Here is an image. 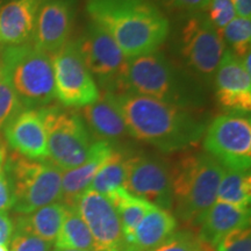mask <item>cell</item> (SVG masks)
<instances>
[{"label": "cell", "instance_id": "5b68a950", "mask_svg": "<svg viewBox=\"0 0 251 251\" xmlns=\"http://www.w3.org/2000/svg\"><path fill=\"white\" fill-rule=\"evenodd\" d=\"M225 168L205 151L181 156L171 166L176 216L184 224L198 226L216 201Z\"/></svg>", "mask_w": 251, "mask_h": 251}, {"label": "cell", "instance_id": "74e56055", "mask_svg": "<svg viewBox=\"0 0 251 251\" xmlns=\"http://www.w3.org/2000/svg\"><path fill=\"white\" fill-rule=\"evenodd\" d=\"M6 148L4 146V143H2V141L0 140V166L4 164L5 159H6Z\"/></svg>", "mask_w": 251, "mask_h": 251}, {"label": "cell", "instance_id": "d590c367", "mask_svg": "<svg viewBox=\"0 0 251 251\" xmlns=\"http://www.w3.org/2000/svg\"><path fill=\"white\" fill-rule=\"evenodd\" d=\"M233 7L240 18H251V0H230Z\"/></svg>", "mask_w": 251, "mask_h": 251}, {"label": "cell", "instance_id": "6da1fadb", "mask_svg": "<svg viewBox=\"0 0 251 251\" xmlns=\"http://www.w3.org/2000/svg\"><path fill=\"white\" fill-rule=\"evenodd\" d=\"M100 92L120 113L130 137L163 152L183 151L197 146L208 126L200 111L177 107L128 91Z\"/></svg>", "mask_w": 251, "mask_h": 251}, {"label": "cell", "instance_id": "ba28073f", "mask_svg": "<svg viewBox=\"0 0 251 251\" xmlns=\"http://www.w3.org/2000/svg\"><path fill=\"white\" fill-rule=\"evenodd\" d=\"M41 109L47 130L48 161L63 172L83 164L96 140L79 113L63 106Z\"/></svg>", "mask_w": 251, "mask_h": 251}, {"label": "cell", "instance_id": "8992f818", "mask_svg": "<svg viewBox=\"0 0 251 251\" xmlns=\"http://www.w3.org/2000/svg\"><path fill=\"white\" fill-rule=\"evenodd\" d=\"M0 71L24 108H42L56 100L52 57L33 43L2 47Z\"/></svg>", "mask_w": 251, "mask_h": 251}, {"label": "cell", "instance_id": "83f0119b", "mask_svg": "<svg viewBox=\"0 0 251 251\" xmlns=\"http://www.w3.org/2000/svg\"><path fill=\"white\" fill-rule=\"evenodd\" d=\"M24 107L4 74L0 71V131Z\"/></svg>", "mask_w": 251, "mask_h": 251}, {"label": "cell", "instance_id": "d4e9b609", "mask_svg": "<svg viewBox=\"0 0 251 251\" xmlns=\"http://www.w3.org/2000/svg\"><path fill=\"white\" fill-rule=\"evenodd\" d=\"M129 157L130 153L126 149H113L111 156L96 175L87 190L107 196L117 188L122 187Z\"/></svg>", "mask_w": 251, "mask_h": 251}, {"label": "cell", "instance_id": "8d00e7d4", "mask_svg": "<svg viewBox=\"0 0 251 251\" xmlns=\"http://www.w3.org/2000/svg\"><path fill=\"white\" fill-rule=\"evenodd\" d=\"M199 240V238H198ZM197 251H215L214 248L211 243L206 242V241L199 240V243H198V250Z\"/></svg>", "mask_w": 251, "mask_h": 251}, {"label": "cell", "instance_id": "7a4b0ae2", "mask_svg": "<svg viewBox=\"0 0 251 251\" xmlns=\"http://www.w3.org/2000/svg\"><path fill=\"white\" fill-rule=\"evenodd\" d=\"M85 11L128 59L161 49L170 33V20L153 0H85Z\"/></svg>", "mask_w": 251, "mask_h": 251}, {"label": "cell", "instance_id": "836d02e7", "mask_svg": "<svg viewBox=\"0 0 251 251\" xmlns=\"http://www.w3.org/2000/svg\"><path fill=\"white\" fill-rule=\"evenodd\" d=\"M15 202L14 188L11 177L4 168V164L0 166V212H7L13 209Z\"/></svg>", "mask_w": 251, "mask_h": 251}, {"label": "cell", "instance_id": "30bf717a", "mask_svg": "<svg viewBox=\"0 0 251 251\" xmlns=\"http://www.w3.org/2000/svg\"><path fill=\"white\" fill-rule=\"evenodd\" d=\"M203 150L226 169L249 171L251 164V120L237 113L219 115L203 134Z\"/></svg>", "mask_w": 251, "mask_h": 251}, {"label": "cell", "instance_id": "484cf974", "mask_svg": "<svg viewBox=\"0 0 251 251\" xmlns=\"http://www.w3.org/2000/svg\"><path fill=\"white\" fill-rule=\"evenodd\" d=\"M251 199V177L249 171L226 169L218 188L216 200L249 208Z\"/></svg>", "mask_w": 251, "mask_h": 251}, {"label": "cell", "instance_id": "60d3db41", "mask_svg": "<svg viewBox=\"0 0 251 251\" xmlns=\"http://www.w3.org/2000/svg\"><path fill=\"white\" fill-rule=\"evenodd\" d=\"M1 2H2V0H0V5H1Z\"/></svg>", "mask_w": 251, "mask_h": 251}, {"label": "cell", "instance_id": "9a60e30c", "mask_svg": "<svg viewBox=\"0 0 251 251\" xmlns=\"http://www.w3.org/2000/svg\"><path fill=\"white\" fill-rule=\"evenodd\" d=\"M220 107L228 113L244 114L251 109V78L241 58L226 49L213 80Z\"/></svg>", "mask_w": 251, "mask_h": 251}, {"label": "cell", "instance_id": "e575fe53", "mask_svg": "<svg viewBox=\"0 0 251 251\" xmlns=\"http://www.w3.org/2000/svg\"><path fill=\"white\" fill-rule=\"evenodd\" d=\"M14 233V225L7 212H0V244L9 246Z\"/></svg>", "mask_w": 251, "mask_h": 251}, {"label": "cell", "instance_id": "44dd1931", "mask_svg": "<svg viewBox=\"0 0 251 251\" xmlns=\"http://www.w3.org/2000/svg\"><path fill=\"white\" fill-rule=\"evenodd\" d=\"M177 229V219L170 211L153 206L137 226L126 251H151Z\"/></svg>", "mask_w": 251, "mask_h": 251}, {"label": "cell", "instance_id": "cb8c5ba5", "mask_svg": "<svg viewBox=\"0 0 251 251\" xmlns=\"http://www.w3.org/2000/svg\"><path fill=\"white\" fill-rule=\"evenodd\" d=\"M56 249L98 251L89 227L76 206L68 207L62 228L54 242Z\"/></svg>", "mask_w": 251, "mask_h": 251}, {"label": "cell", "instance_id": "ab89813d", "mask_svg": "<svg viewBox=\"0 0 251 251\" xmlns=\"http://www.w3.org/2000/svg\"><path fill=\"white\" fill-rule=\"evenodd\" d=\"M54 251H80V250H70V249H56V248H54Z\"/></svg>", "mask_w": 251, "mask_h": 251}, {"label": "cell", "instance_id": "5bb4252c", "mask_svg": "<svg viewBox=\"0 0 251 251\" xmlns=\"http://www.w3.org/2000/svg\"><path fill=\"white\" fill-rule=\"evenodd\" d=\"M77 0H42L31 43L50 56L70 39L77 14Z\"/></svg>", "mask_w": 251, "mask_h": 251}, {"label": "cell", "instance_id": "2e32d148", "mask_svg": "<svg viewBox=\"0 0 251 251\" xmlns=\"http://www.w3.org/2000/svg\"><path fill=\"white\" fill-rule=\"evenodd\" d=\"M14 152L33 161L48 159L47 130L42 109L24 108L2 129Z\"/></svg>", "mask_w": 251, "mask_h": 251}, {"label": "cell", "instance_id": "4316f807", "mask_svg": "<svg viewBox=\"0 0 251 251\" xmlns=\"http://www.w3.org/2000/svg\"><path fill=\"white\" fill-rule=\"evenodd\" d=\"M225 46H228L237 57L242 58L250 52L251 46V21L250 19L235 17L225 28L219 30Z\"/></svg>", "mask_w": 251, "mask_h": 251}, {"label": "cell", "instance_id": "4fadbf2b", "mask_svg": "<svg viewBox=\"0 0 251 251\" xmlns=\"http://www.w3.org/2000/svg\"><path fill=\"white\" fill-rule=\"evenodd\" d=\"M76 207L98 251H126V241L117 209L108 198L87 190L78 199Z\"/></svg>", "mask_w": 251, "mask_h": 251}, {"label": "cell", "instance_id": "603a6c76", "mask_svg": "<svg viewBox=\"0 0 251 251\" xmlns=\"http://www.w3.org/2000/svg\"><path fill=\"white\" fill-rule=\"evenodd\" d=\"M109 201L117 209V213L120 219L122 231L126 241V249L131 243L134 237V233L136 230L137 226L142 221L153 205L149 203L146 200L128 193L124 187H119L107 196Z\"/></svg>", "mask_w": 251, "mask_h": 251}, {"label": "cell", "instance_id": "52a82bcc", "mask_svg": "<svg viewBox=\"0 0 251 251\" xmlns=\"http://www.w3.org/2000/svg\"><path fill=\"white\" fill-rule=\"evenodd\" d=\"M4 168L14 188L17 214H30L41 207L62 201V175L47 161H33L17 152L6 156Z\"/></svg>", "mask_w": 251, "mask_h": 251}, {"label": "cell", "instance_id": "f1b7e54d", "mask_svg": "<svg viewBox=\"0 0 251 251\" xmlns=\"http://www.w3.org/2000/svg\"><path fill=\"white\" fill-rule=\"evenodd\" d=\"M213 248L215 251H251L250 227L224 235L213 244Z\"/></svg>", "mask_w": 251, "mask_h": 251}, {"label": "cell", "instance_id": "1f68e13d", "mask_svg": "<svg viewBox=\"0 0 251 251\" xmlns=\"http://www.w3.org/2000/svg\"><path fill=\"white\" fill-rule=\"evenodd\" d=\"M199 240L188 230L175 231L162 244L151 251H197Z\"/></svg>", "mask_w": 251, "mask_h": 251}, {"label": "cell", "instance_id": "f546056e", "mask_svg": "<svg viewBox=\"0 0 251 251\" xmlns=\"http://www.w3.org/2000/svg\"><path fill=\"white\" fill-rule=\"evenodd\" d=\"M159 8L169 13L178 15L192 14L198 12H206L211 0H153Z\"/></svg>", "mask_w": 251, "mask_h": 251}, {"label": "cell", "instance_id": "7402d4cb", "mask_svg": "<svg viewBox=\"0 0 251 251\" xmlns=\"http://www.w3.org/2000/svg\"><path fill=\"white\" fill-rule=\"evenodd\" d=\"M68 206L54 202L41 207L30 214H18L14 221V233H26L54 243L61 230Z\"/></svg>", "mask_w": 251, "mask_h": 251}, {"label": "cell", "instance_id": "277c9868", "mask_svg": "<svg viewBox=\"0 0 251 251\" xmlns=\"http://www.w3.org/2000/svg\"><path fill=\"white\" fill-rule=\"evenodd\" d=\"M169 39L171 58L207 90L213 89L215 71L227 48L206 12L176 17Z\"/></svg>", "mask_w": 251, "mask_h": 251}, {"label": "cell", "instance_id": "ffe728a7", "mask_svg": "<svg viewBox=\"0 0 251 251\" xmlns=\"http://www.w3.org/2000/svg\"><path fill=\"white\" fill-rule=\"evenodd\" d=\"M199 227L200 234L198 238L213 246L224 235L236 229L250 227V208L216 200L203 215Z\"/></svg>", "mask_w": 251, "mask_h": 251}, {"label": "cell", "instance_id": "d6986e66", "mask_svg": "<svg viewBox=\"0 0 251 251\" xmlns=\"http://www.w3.org/2000/svg\"><path fill=\"white\" fill-rule=\"evenodd\" d=\"M113 149L114 147L105 141H96L83 164L63 172L61 202L68 207L76 206L79 197L90 187L96 175L111 156Z\"/></svg>", "mask_w": 251, "mask_h": 251}, {"label": "cell", "instance_id": "3957f363", "mask_svg": "<svg viewBox=\"0 0 251 251\" xmlns=\"http://www.w3.org/2000/svg\"><path fill=\"white\" fill-rule=\"evenodd\" d=\"M122 91L193 111L208 99V90L161 49L128 59Z\"/></svg>", "mask_w": 251, "mask_h": 251}, {"label": "cell", "instance_id": "7c38bea8", "mask_svg": "<svg viewBox=\"0 0 251 251\" xmlns=\"http://www.w3.org/2000/svg\"><path fill=\"white\" fill-rule=\"evenodd\" d=\"M122 187L162 209L174 207L171 166L158 156L130 155Z\"/></svg>", "mask_w": 251, "mask_h": 251}, {"label": "cell", "instance_id": "8fae6325", "mask_svg": "<svg viewBox=\"0 0 251 251\" xmlns=\"http://www.w3.org/2000/svg\"><path fill=\"white\" fill-rule=\"evenodd\" d=\"M51 57L56 99L63 107L79 109L100 98L101 92L81 58L76 40H69Z\"/></svg>", "mask_w": 251, "mask_h": 251}, {"label": "cell", "instance_id": "9c48e42d", "mask_svg": "<svg viewBox=\"0 0 251 251\" xmlns=\"http://www.w3.org/2000/svg\"><path fill=\"white\" fill-rule=\"evenodd\" d=\"M87 70L102 92H121L128 58L114 40L93 23L86 24L76 40Z\"/></svg>", "mask_w": 251, "mask_h": 251}, {"label": "cell", "instance_id": "4dcf8cb0", "mask_svg": "<svg viewBox=\"0 0 251 251\" xmlns=\"http://www.w3.org/2000/svg\"><path fill=\"white\" fill-rule=\"evenodd\" d=\"M207 17L218 30H221L236 17L230 0H211L206 9Z\"/></svg>", "mask_w": 251, "mask_h": 251}, {"label": "cell", "instance_id": "ac0fdd59", "mask_svg": "<svg viewBox=\"0 0 251 251\" xmlns=\"http://www.w3.org/2000/svg\"><path fill=\"white\" fill-rule=\"evenodd\" d=\"M78 113L96 141H105L117 148V144L130 137L121 114L103 93L96 102L79 108Z\"/></svg>", "mask_w": 251, "mask_h": 251}, {"label": "cell", "instance_id": "e0dca14e", "mask_svg": "<svg viewBox=\"0 0 251 251\" xmlns=\"http://www.w3.org/2000/svg\"><path fill=\"white\" fill-rule=\"evenodd\" d=\"M42 0H2L0 5V47L31 43Z\"/></svg>", "mask_w": 251, "mask_h": 251}, {"label": "cell", "instance_id": "d6a6232c", "mask_svg": "<svg viewBox=\"0 0 251 251\" xmlns=\"http://www.w3.org/2000/svg\"><path fill=\"white\" fill-rule=\"evenodd\" d=\"M11 251H52L54 243L42 240L35 235L26 233H13Z\"/></svg>", "mask_w": 251, "mask_h": 251}, {"label": "cell", "instance_id": "f35d334b", "mask_svg": "<svg viewBox=\"0 0 251 251\" xmlns=\"http://www.w3.org/2000/svg\"><path fill=\"white\" fill-rule=\"evenodd\" d=\"M0 251H11V250H9L6 246H2V244H0Z\"/></svg>", "mask_w": 251, "mask_h": 251}, {"label": "cell", "instance_id": "b9f144b4", "mask_svg": "<svg viewBox=\"0 0 251 251\" xmlns=\"http://www.w3.org/2000/svg\"><path fill=\"white\" fill-rule=\"evenodd\" d=\"M52 251H54V250H52Z\"/></svg>", "mask_w": 251, "mask_h": 251}]
</instances>
